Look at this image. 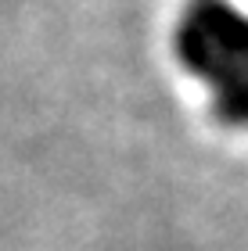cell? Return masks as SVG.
I'll return each mask as SVG.
<instances>
[{"mask_svg":"<svg viewBox=\"0 0 248 251\" xmlns=\"http://www.w3.org/2000/svg\"><path fill=\"white\" fill-rule=\"evenodd\" d=\"M184 72L209 90L216 115L248 126V15L230 0H191L173 29Z\"/></svg>","mask_w":248,"mask_h":251,"instance_id":"1","label":"cell"}]
</instances>
